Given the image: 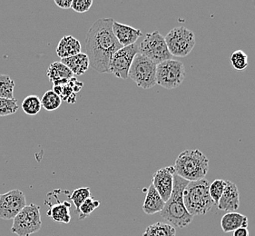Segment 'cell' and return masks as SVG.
<instances>
[{
	"mask_svg": "<svg viewBox=\"0 0 255 236\" xmlns=\"http://www.w3.org/2000/svg\"><path fill=\"white\" fill-rule=\"evenodd\" d=\"M113 18L97 19L87 32L85 46L90 67L98 73H110V63L116 52L122 48L113 32Z\"/></svg>",
	"mask_w": 255,
	"mask_h": 236,
	"instance_id": "obj_1",
	"label": "cell"
},
{
	"mask_svg": "<svg viewBox=\"0 0 255 236\" xmlns=\"http://www.w3.org/2000/svg\"><path fill=\"white\" fill-rule=\"evenodd\" d=\"M188 181L183 179L178 175H174V189L163 210L160 212L161 217L165 223L174 227V228H184L189 226L194 216L189 214L184 204L183 193L186 185H188Z\"/></svg>",
	"mask_w": 255,
	"mask_h": 236,
	"instance_id": "obj_2",
	"label": "cell"
},
{
	"mask_svg": "<svg viewBox=\"0 0 255 236\" xmlns=\"http://www.w3.org/2000/svg\"><path fill=\"white\" fill-rule=\"evenodd\" d=\"M175 174L188 182L204 179L209 170V159L198 149L185 150L174 164Z\"/></svg>",
	"mask_w": 255,
	"mask_h": 236,
	"instance_id": "obj_3",
	"label": "cell"
},
{
	"mask_svg": "<svg viewBox=\"0 0 255 236\" xmlns=\"http://www.w3.org/2000/svg\"><path fill=\"white\" fill-rule=\"evenodd\" d=\"M210 183L206 179L189 182L183 193L184 204L192 216L207 214L215 203L209 194Z\"/></svg>",
	"mask_w": 255,
	"mask_h": 236,
	"instance_id": "obj_4",
	"label": "cell"
},
{
	"mask_svg": "<svg viewBox=\"0 0 255 236\" xmlns=\"http://www.w3.org/2000/svg\"><path fill=\"white\" fill-rule=\"evenodd\" d=\"M138 54L147 57L153 63H160L172 59L164 36L159 31L146 34L142 42L138 45Z\"/></svg>",
	"mask_w": 255,
	"mask_h": 236,
	"instance_id": "obj_5",
	"label": "cell"
},
{
	"mask_svg": "<svg viewBox=\"0 0 255 236\" xmlns=\"http://www.w3.org/2000/svg\"><path fill=\"white\" fill-rule=\"evenodd\" d=\"M156 67L157 65L152 60L137 54L130 67L128 77L139 88L150 89L156 85Z\"/></svg>",
	"mask_w": 255,
	"mask_h": 236,
	"instance_id": "obj_6",
	"label": "cell"
},
{
	"mask_svg": "<svg viewBox=\"0 0 255 236\" xmlns=\"http://www.w3.org/2000/svg\"><path fill=\"white\" fill-rule=\"evenodd\" d=\"M11 232L18 236H29L39 231L42 226L40 207L34 204L26 206L13 219Z\"/></svg>",
	"mask_w": 255,
	"mask_h": 236,
	"instance_id": "obj_7",
	"label": "cell"
},
{
	"mask_svg": "<svg viewBox=\"0 0 255 236\" xmlns=\"http://www.w3.org/2000/svg\"><path fill=\"white\" fill-rule=\"evenodd\" d=\"M169 52L177 57H187L195 46V36L184 26H176L164 36Z\"/></svg>",
	"mask_w": 255,
	"mask_h": 236,
	"instance_id": "obj_8",
	"label": "cell"
},
{
	"mask_svg": "<svg viewBox=\"0 0 255 236\" xmlns=\"http://www.w3.org/2000/svg\"><path fill=\"white\" fill-rule=\"evenodd\" d=\"M185 68L179 60L169 59L156 67V84L165 89H174L184 82Z\"/></svg>",
	"mask_w": 255,
	"mask_h": 236,
	"instance_id": "obj_9",
	"label": "cell"
},
{
	"mask_svg": "<svg viewBox=\"0 0 255 236\" xmlns=\"http://www.w3.org/2000/svg\"><path fill=\"white\" fill-rule=\"evenodd\" d=\"M138 54V45L125 46L116 52L110 63V73L115 77L128 79V73L134 57Z\"/></svg>",
	"mask_w": 255,
	"mask_h": 236,
	"instance_id": "obj_10",
	"label": "cell"
},
{
	"mask_svg": "<svg viewBox=\"0 0 255 236\" xmlns=\"http://www.w3.org/2000/svg\"><path fill=\"white\" fill-rule=\"evenodd\" d=\"M26 206V196L18 189L0 194V218L11 220L17 216Z\"/></svg>",
	"mask_w": 255,
	"mask_h": 236,
	"instance_id": "obj_11",
	"label": "cell"
},
{
	"mask_svg": "<svg viewBox=\"0 0 255 236\" xmlns=\"http://www.w3.org/2000/svg\"><path fill=\"white\" fill-rule=\"evenodd\" d=\"M175 170L174 166H166L154 173L152 179L154 188L164 202H167L174 189Z\"/></svg>",
	"mask_w": 255,
	"mask_h": 236,
	"instance_id": "obj_12",
	"label": "cell"
},
{
	"mask_svg": "<svg viewBox=\"0 0 255 236\" xmlns=\"http://www.w3.org/2000/svg\"><path fill=\"white\" fill-rule=\"evenodd\" d=\"M84 84L78 81L76 77H72L68 80H62L54 83L53 91L67 103L75 104L77 101V94L81 91Z\"/></svg>",
	"mask_w": 255,
	"mask_h": 236,
	"instance_id": "obj_13",
	"label": "cell"
},
{
	"mask_svg": "<svg viewBox=\"0 0 255 236\" xmlns=\"http://www.w3.org/2000/svg\"><path fill=\"white\" fill-rule=\"evenodd\" d=\"M240 206V194L237 185L232 181H225V190L217 205L218 209L226 212H235Z\"/></svg>",
	"mask_w": 255,
	"mask_h": 236,
	"instance_id": "obj_14",
	"label": "cell"
},
{
	"mask_svg": "<svg viewBox=\"0 0 255 236\" xmlns=\"http://www.w3.org/2000/svg\"><path fill=\"white\" fill-rule=\"evenodd\" d=\"M113 32L119 44L123 47L135 44L139 37L143 36V33L140 29L128 25H124L117 21H114L113 23Z\"/></svg>",
	"mask_w": 255,
	"mask_h": 236,
	"instance_id": "obj_15",
	"label": "cell"
},
{
	"mask_svg": "<svg viewBox=\"0 0 255 236\" xmlns=\"http://www.w3.org/2000/svg\"><path fill=\"white\" fill-rule=\"evenodd\" d=\"M165 202L162 199L158 192L154 188L153 184H151L147 188L145 199L143 202V211L146 215H154L163 210Z\"/></svg>",
	"mask_w": 255,
	"mask_h": 236,
	"instance_id": "obj_16",
	"label": "cell"
},
{
	"mask_svg": "<svg viewBox=\"0 0 255 236\" xmlns=\"http://www.w3.org/2000/svg\"><path fill=\"white\" fill-rule=\"evenodd\" d=\"M80 41L72 36H63L56 47V55L61 59L76 56L81 53Z\"/></svg>",
	"mask_w": 255,
	"mask_h": 236,
	"instance_id": "obj_17",
	"label": "cell"
},
{
	"mask_svg": "<svg viewBox=\"0 0 255 236\" xmlns=\"http://www.w3.org/2000/svg\"><path fill=\"white\" fill-rule=\"evenodd\" d=\"M248 218L236 212L225 214L221 220V227L225 233L235 232L239 228H248Z\"/></svg>",
	"mask_w": 255,
	"mask_h": 236,
	"instance_id": "obj_18",
	"label": "cell"
},
{
	"mask_svg": "<svg viewBox=\"0 0 255 236\" xmlns=\"http://www.w3.org/2000/svg\"><path fill=\"white\" fill-rule=\"evenodd\" d=\"M61 62L69 68L73 75L77 76L84 75L90 67L89 58L87 57V54L82 52L76 56L61 59Z\"/></svg>",
	"mask_w": 255,
	"mask_h": 236,
	"instance_id": "obj_19",
	"label": "cell"
},
{
	"mask_svg": "<svg viewBox=\"0 0 255 236\" xmlns=\"http://www.w3.org/2000/svg\"><path fill=\"white\" fill-rule=\"evenodd\" d=\"M46 76L50 82L56 83L62 80H68L73 77V73L61 61L54 62L46 70Z\"/></svg>",
	"mask_w": 255,
	"mask_h": 236,
	"instance_id": "obj_20",
	"label": "cell"
},
{
	"mask_svg": "<svg viewBox=\"0 0 255 236\" xmlns=\"http://www.w3.org/2000/svg\"><path fill=\"white\" fill-rule=\"evenodd\" d=\"M70 207H71L70 204L67 201H65L63 203L52 206L50 209L47 211L46 215L51 217L53 221L69 224L71 221V216L69 213Z\"/></svg>",
	"mask_w": 255,
	"mask_h": 236,
	"instance_id": "obj_21",
	"label": "cell"
},
{
	"mask_svg": "<svg viewBox=\"0 0 255 236\" xmlns=\"http://www.w3.org/2000/svg\"><path fill=\"white\" fill-rule=\"evenodd\" d=\"M142 236H176V231L167 223L158 222L148 226Z\"/></svg>",
	"mask_w": 255,
	"mask_h": 236,
	"instance_id": "obj_22",
	"label": "cell"
},
{
	"mask_svg": "<svg viewBox=\"0 0 255 236\" xmlns=\"http://www.w3.org/2000/svg\"><path fill=\"white\" fill-rule=\"evenodd\" d=\"M41 106L46 111H55L60 108L62 99L53 90L46 91L40 99Z\"/></svg>",
	"mask_w": 255,
	"mask_h": 236,
	"instance_id": "obj_23",
	"label": "cell"
},
{
	"mask_svg": "<svg viewBox=\"0 0 255 236\" xmlns=\"http://www.w3.org/2000/svg\"><path fill=\"white\" fill-rule=\"evenodd\" d=\"M21 107L24 113L28 116H36L40 112L42 108L40 98L35 95H30L23 100Z\"/></svg>",
	"mask_w": 255,
	"mask_h": 236,
	"instance_id": "obj_24",
	"label": "cell"
},
{
	"mask_svg": "<svg viewBox=\"0 0 255 236\" xmlns=\"http://www.w3.org/2000/svg\"><path fill=\"white\" fill-rule=\"evenodd\" d=\"M15 82L7 75H0V98H14Z\"/></svg>",
	"mask_w": 255,
	"mask_h": 236,
	"instance_id": "obj_25",
	"label": "cell"
},
{
	"mask_svg": "<svg viewBox=\"0 0 255 236\" xmlns=\"http://www.w3.org/2000/svg\"><path fill=\"white\" fill-rule=\"evenodd\" d=\"M69 197H70V200L73 202V204L76 206V213H77V211L79 210L83 203L91 197L90 188L89 187L77 188L76 190H74Z\"/></svg>",
	"mask_w": 255,
	"mask_h": 236,
	"instance_id": "obj_26",
	"label": "cell"
},
{
	"mask_svg": "<svg viewBox=\"0 0 255 236\" xmlns=\"http://www.w3.org/2000/svg\"><path fill=\"white\" fill-rule=\"evenodd\" d=\"M230 60L233 67L239 71L245 70L249 65L248 56L243 50H236L234 52L230 57Z\"/></svg>",
	"mask_w": 255,
	"mask_h": 236,
	"instance_id": "obj_27",
	"label": "cell"
},
{
	"mask_svg": "<svg viewBox=\"0 0 255 236\" xmlns=\"http://www.w3.org/2000/svg\"><path fill=\"white\" fill-rule=\"evenodd\" d=\"M17 100L15 98H0V117H7L17 112Z\"/></svg>",
	"mask_w": 255,
	"mask_h": 236,
	"instance_id": "obj_28",
	"label": "cell"
},
{
	"mask_svg": "<svg viewBox=\"0 0 255 236\" xmlns=\"http://www.w3.org/2000/svg\"><path fill=\"white\" fill-rule=\"evenodd\" d=\"M99 206H100L99 201L95 200V199H93L92 197L87 199L80 206L79 210L77 211L79 220H84L85 218H87V216H89L90 214H92L93 212Z\"/></svg>",
	"mask_w": 255,
	"mask_h": 236,
	"instance_id": "obj_29",
	"label": "cell"
},
{
	"mask_svg": "<svg viewBox=\"0 0 255 236\" xmlns=\"http://www.w3.org/2000/svg\"><path fill=\"white\" fill-rule=\"evenodd\" d=\"M225 187V181L222 179H216L210 184L209 194L212 200L214 201L215 205H218L220 198L224 193Z\"/></svg>",
	"mask_w": 255,
	"mask_h": 236,
	"instance_id": "obj_30",
	"label": "cell"
},
{
	"mask_svg": "<svg viewBox=\"0 0 255 236\" xmlns=\"http://www.w3.org/2000/svg\"><path fill=\"white\" fill-rule=\"evenodd\" d=\"M92 5V0H73L71 8L77 13H85L90 9Z\"/></svg>",
	"mask_w": 255,
	"mask_h": 236,
	"instance_id": "obj_31",
	"label": "cell"
},
{
	"mask_svg": "<svg viewBox=\"0 0 255 236\" xmlns=\"http://www.w3.org/2000/svg\"><path fill=\"white\" fill-rule=\"evenodd\" d=\"M72 2L73 0H55V4L62 9L71 8Z\"/></svg>",
	"mask_w": 255,
	"mask_h": 236,
	"instance_id": "obj_32",
	"label": "cell"
},
{
	"mask_svg": "<svg viewBox=\"0 0 255 236\" xmlns=\"http://www.w3.org/2000/svg\"><path fill=\"white\" fill-rule=\"evenodd\" d=\"M233 236H249L248 228H239L233 232Z\"/></svg>",
	"mask_w": 255,
	"mask_h": 236,
	"instance_id": "obj_33",
	"label": "cell"
}]
</instances>
